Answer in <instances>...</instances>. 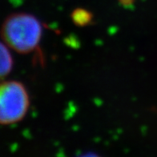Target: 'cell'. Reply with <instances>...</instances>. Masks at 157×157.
Wrapping results in <instances>:
<instances>
[{"label":"cell","mask_w":157,"mask_h":157,"mask_svg":"<svg viewBox=\"0 0 157 157\" xmlns=\"http://www.w3.org/2000/svg\"><path fill=\"white\" fill-rule=\"evenodd\" d=\"M0 34L8 48L19 54H28L34 52L41 41L43 26L29 13H13L4 19Z\"/></svg>","instance_id":"cell-1"},{"label":"cell","mask_w":157,"mask_h":157,"mask_svg":"<svg viewBox=\"0 0 157 157\" xmlns=\"http://www.w3.org/2000/svg\"><path fill=\"white\" fill-rule=\"evenodd\" d=\"M30 107L28 91L17 80L0 81V124H16L26 116Z\"/></svg>","instance_id":"cell-2"},{"label":"cell","mask_w":157,"mask_h":157,"mask_svg":"<svg viewBox=\"0 0 157 157\" xmlns=\"http://www.w3.org/2000/svg\"><path fill=\"white\" fill-rule=\"evenodd\" d=\"M14 60L8 46L0 41V81L4 80L13 69Z\"/></svg>","instance_id":"cell-3"},{"label":"cell","mask_w":157,"mask_h":157,"mask_svg":"<svg viewBox=\"0 0 157 157\" xmlns=\"http://www.w3.org/2000/svg\"><path fill=\"white\" fill-rule=\"evenodd\" d=\"M72 20L75 23L79 26H84L91 20V14L83 9H77L72 12Z\"/></svg>","instance_id":"cell-4"}]
</instances>
